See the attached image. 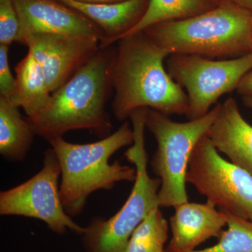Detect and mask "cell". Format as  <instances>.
<instances>
[{
	"label": "cell",
	"instance_id": "obj_21",
	"mask_svg": "<svg viewBox=\"0 0 252 252\" xmlns=\"http://www.w3.org/2000/svg\"><path fill=\"white\" fill-rule=\"evenodd\" d=\"M9 46L0 44V96L11 101L16 89L14 77L9 61Z\"/></svg>",
	"mask_w": 252,
	"mask_h": 252
},
{
	"label": "cell",
	"instance_id": "obj_14",
	"mask_svg": "<svg viewBox=\"0 0 252 252\" xmlns=\"http://www.w3.org/2000/svg\"><path fill=\"white\" fill-rule=\"evenodd\" d=\"M91 20L103 32L100 48L110 46L140 21L150 0H127L113 4H90L77 0H59Z\"/></svg>",
	"mask_w": 252,
	"mask_h": 252
},
{
	"label": "cell",
	"instance_id": "obj_17",
	"mask_svg": "<svg viewBox=\"0 0 252 252\" xmlns=\"http://www.w3.org/2000/svg\"><path fill=\"white\" fill-rule=\"evenodd\" d=\"M212 1L215 0H150L140 21L120 39L142 32L159 23L186 19L202 14L217 6H213Z\"/></svg>",
	"mask_w": 252,
	"mask_h": 252
},
{
	"label": "cell",
	"instance_id": "obj_20",
	"mask_svg": "<svg viewBox=\"0 0 252 252\" xmlns=\"http://www.w3.org/2000/svg\"><path fill=\"white\" fill-rule=\"evenodd\" d=\"M21 25L13 0H0V44L10 46L19 37Z\"/></svg>",
	"mask_w": 252,
	"mask_h": 252
},
{
	"label": "cell",
	"instance_id": "obj_25",
	"mask_svg": "<svg viewBox=\"0 0 252 252\" xmlns=\"http://www.w3.org/2000/svg\"><path fill=\"white\" fill-rule=\"evenodd\" d=\"M243 97V104L245 107L252 109V96H244Z\"/></svg>",
	"mask_w": 252,
	"mask_h": 252
},
{
	"label": "cell",
	"instance_id": "obj_18",
	"mask_svg": "<svg viewBox=\"0 0 252 252\" xmlns=\"http://www.w3.org/2000/svg\"><path fill=\"white\" fill-rule=\"evenodd\" d=\"M168 229L160 207L156 208L134 230L124 252H165Z\"/></svg>",
	"mask_w": 252,
	"mask_h": 252
},
{
	"label": "cell",
	"instance_id": "obj_5",
	"mask_svg": "<svg viewBox=\"0 0 252 252\" xmlns=\"http://www.w3.org/2000/svg\"><path fill=\"white\" fill-rule=\"evenodd\" d=\"M149 108L136 109L130 115L134 142L125 157L136 169V179L128 198L121 210L108 220L94 219L86 227L83 243L88 252H124L131 235L156 208L159 207L160 179L152 178L147 170L148 155L144 130Z\"/></svg>",
	"mask_w": 252,
	"mask_h": 252
},
{
	"label": "cell",
	"instance_id": "obj_24",
	"mask_svg": "<svg viewBox=\"0 0 252 252\" xmlns=\"http://www.w3.org/2000/svg\"><path fill=\"white\" fill-rule=\"evenodd\" d=\"M235 4L252 11V0H231Z\"/></svg>",
	"mask_w": 252,
	"mask_h": 252
},
{
	"label": "cell",
	"instance_id": "obj_6",
	"mask_svg": "<svg viewBox=\"0 0 252 252\" xmlns=\"http://www.w3.org/2000/svg\"><path fill=\"white\" fill-rule=\"evenodd\" d=\"M220 104L206 115L187 122H177L169 116L149 109L146 128L157 140L158 147L151 160L154 173L160 180V207H175L189 201L186 177L193 149L206 135L218 115Z\"/></svg>",
	"mask_w": 252,
	"mask_h": 252
},
{
	"label": "cell",
	"instance_id": "obj_15",
	"mask_svg": "<svg viewBox=\"0 0 252 252\" xmlns=\"http://www.w3.org/2000/svg\"><path fill=\"white\" fill-rule=\"evenodd\" d=\"M16 89L10 102L21 107L28 119H33L40 114L51 97L45 74L39 63L31 52L16 67Z\"/></svg>",
	"mask_w": 252,
	"mask_h": 252
},
{
	"label": "cell",
	"instance_id": "obj_2",
	"mask_svg": "<svg viewBox=\"0 0 252 252\" xmlns=\"http://www.w3.org/2000/svg\"><path fill=\"white\" fill-rule=\"evenodd\" d=\"M116 49L99 48L85 65L51 94L37 117L26 118L35 135L49 141L68 131L90 130L102 137L112 129L106 104L113 89Z\"/></svg>",
	"mask_w": 252,
	"mask_h": 252
},
{
	"label": "cell",
	"instance_id": "obj_13",
	"mask_svg": "<svg viewBox=\"0 0 252 252\" xmlns=\"http://www.w3.org/2000/svg\"><path fill=\"white\" fill-rule=\"evenodd\" d=\"M206 135L220 154L252 175V126L244 119L235 98L220 104Z\"/></svg>",
	"mask_w": 252,
	"mask_h": 252
},
{
	"label": "cell",
	"instance_id": "obj_16",
	"mask_svg": "<svg viewBox=\"0 0 252 252\" xmlns=\"http://www.w3.org/2000/svg\"><path fill=\"white\" fill-rule=\"evenodd\" d=\"M35 135L18 107L0 96V153L11 161L26 158Z\"/></svg>",
	"mask_w": 252,
	"mask_h": 252
},
{
	"label": "cell",
	"instance_id": "obj_3",
	"mask_svg": "<svg viewBox=\"0 0 252 252\" xmlns=\"http://www.w3.org/2000/svg\"><path fill=\"white\" fill-rule=\"evenodd\" d=\"M144 32L170 56L234 59L252 52V11L227 0L202 14L159 23Z\"/></svg>",
	"mask_w": 252,
	"mask_h": 252
},
{
	"label": "cell",
	"instance_id": "obj_11",
	"mask_svg": "<svg viewBox=\"0 0 252 252\" xmlns=\"http://www.w3.org/2000/svg\"><path fill=\"white\" fill-rule=\"evenodd\" d=\"M19 18L18 41L31 34L96 36L104 39L98 26L59 0H13Z\"/></svg>",
	"mask_w": 252,
	"mask_h": 252
},
{
	"label": "cell",
	"instance_id": "obj_4",
	"mask_svg": "<svg viewBox=\"0 0 252 252\" xmlns=\"http://www.w3.org/2000/svg\"><path fill=\"white\" fill-rule=\"evenodd\" d=\"M59 158L61 169L60 195L66 213L80 215L89 195L99 189L110 190L121 182H135V167L109 159L119 149L132 145L134 132L128 122L112 135L93 143L73 144L63 137L48 141Z\"/></svg>",
	"mask_w": 252,
	"mask_h": 252
},
{
	"label": "cell",
	"instance_id": "obj_1",
	"mask_svg": "<svg viewBox=\"0 0 252 252\" xmlns=\"http://www.w3.org/2000/svg\"><path fill=\"white\" fill-rule=\"evenodd\" d=\"M118 41L112 72V110L118 120L144 107L167 116L187 115V94L164 67L170 54L144 32Z\"/></svg>",
	"mask_w": 252,
	"mask_h": 252
},
{
	"label": "cell",
	"instance_id": "obj_22",
	"mask_svg": "<svg viewBox=\"0 0 252 252\" xmlns=\"http://www.w3.org/2000/svg\"><path fill=\"white\" fill-rule=\"evenodd\" d=\"M236 91L242 97L252 96V70L244 76L239 83Z\"/></svg>",
	"mask_w": 252,
	"mask_h": 252
},
{
	"label": "cell",
	"instance_id": "obj_26",
	"mask_svg": "<svg viewBox=\"0 0 252 252\" xmlns=\"http://www.w3.org/2000/svg\"><path fill=\"white\" fill-rule=\"evenodd\" d=\"M215 1H219V2L220 3L222 2V1H227V0H215Z\"/></svg>",
	"mask_w": 252,
	"mask_h": 252
},
{
	"label": "cell",
	"instance_id": "obj_10",
	"mask_svg": "<svg viewBox=\"0 0 252 252\" xmlns=\"http://www.w3.org/2000/svg\"><path fill=\"white\" fill-rule=\"evenodd\" d=\"M100 41L96 36L39 34L23 36L18 42L27 46L39 63L53 94L94 57Z\"/></svg>",
	"mask_w": 252,
	"mask_h": 252
},
{
	"label": "cell",
	"instance_id": "obj_9",
	"mask_svg": "<svg viewBox=\"0 0 252 252\" xmlns=\"http://www.w3.org/2000/svg\"><path fill=\"white\" fill-rule=\"evenodd\" d=\"M61 176L59 158L52 148L44 152L40 171L24 183L0 193V215L22 216L42 220L58 234L68 230L83 235L80 226L66 213L59 185Z\"/></svg>",
	"mask_w": 252,
	"mask_h": 252
},
{
	"label": "cell",
	"instance_id": "obj_19",
	"mask_svg": "<svg viewBox=\"0 0 252 252\" xmlns=\"http://www.w3.org/2000/svg\"><path fill=\"white\" fill-rule=\"evenodd\" d=\"M227 215L228 228L221 233L217 245L204 250L187 252H252V220L228 213ZM165 252H175L165 250Z\"/></svg>",
	"mask_w": 252,
	"mask_h": 252
},
{
	"label": "cell",
	"instance_id": "obj_12",
	"mask_svg": "<svg viewBox=\"0 0 252 252\" xmlns=\"http://www.w3.org/2000/svg\"><path fill=\"white\" fill-rule=\"evenodd\" d=\"M170 219L172 239L165 250L175 252L193 251L208 239L220 238L228 223L226 212L217 210L210 202L186 203L174 207Z\"/></svg>",
	"mask_w": 252,
	"mask_h": 252
},
{
	"label": "cell",
	"instance_id": "obj_7",
	"mask_svg": "<svg viewBox=\"0 0 252 252\" xmlns=\"http://www.w3.org/2000/svg\"><path fill=\"white\" fill-rule=\"evenodd\" d=\"M167 66V72L187 94L186 116L193 120L206 115L223 94L236 90L244 76L252 70V52L217 61L195 55H171Z\"/></svg>",
	"mask_w": 252,
	"mask_h": 252
},
{
	"label": "cell",
	"instance_id": "obj_8",
	"mask_svg": "<svg viewBox=\"0 0 252 252\" xmlns=\"http://www.w3.org/2000/svg\"><path fill=\"white\" fill-rule=\"evenodd\" d=\"M186 180L219 210L252 221V175L223 158L207 135L193 149Z\"/></svg>",
	"mask_w": 252,
	"mask_h": 252
},
{
	"label": "cell",
	"instance_id": "obj_23",
	"mask_svg": "<svg viewBox=\"0 0 252 252\" xmlns=\"http://www.w3.org/2000/svg\"><path fill=\"white\" fill-rule=\"evenodd\" d=\"M84 3H90V4H113V3L122 2L127 0H77Z\"/></svg>",
	"mask_w": 252,
	"mask_h": 252
}]
</instances>
